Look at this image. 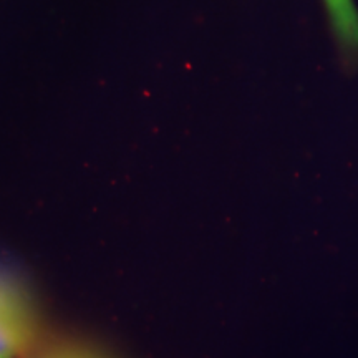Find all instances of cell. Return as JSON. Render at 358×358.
I'll return each instance as SVG.
<instances>
[{"label": "cell", "mask_w": 358, "mask_h": 358, "mask_svg": "<svg viewBox=\"0 0 358 358\" xmlns=\"http://www.w3.org/2000/svg\"><path fill=\"white\" fill-rule=\"evenodd\" d=\"M47 327L32 287L12 268L0 267V358H22Z\"/></svg>", "instance_id": "cell-1"}, {"label": "cell", "mask_w": 358, "mask_h": 358, "mask_svg": "<svg viewBox=\"0 0 358 358\" xmlns=\"http://www.w3.org/2000/svg\"><path fill=\"white\" fill-rule=\"evenodd\" d=\"M22 358H113L103 348L93 345L88 340L75 335H65L47 330L37 342L27 350Z\"/></svg>", "instance_id": "cell-2"}, {"label": "cell", "mask_w": 358, "mask_h": 358, "mask_svg": "<svg viewBox=\"0 0 358 358\" xmlns=\"http://www.w3.org/2000/svg\"><path fill=\"white\" fill-rule=\"evenodd\" d=\"M338 42L348 52L358 53V10L352 0H325Z\"/></svg>", "instance_id": "cell-3"}]
</instances>
